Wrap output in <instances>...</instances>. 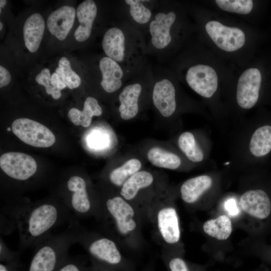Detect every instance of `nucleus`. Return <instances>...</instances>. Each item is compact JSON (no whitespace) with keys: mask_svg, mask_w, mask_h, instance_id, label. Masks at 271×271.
<instances>
[{"mask_svg":"<svg viewBox=\"0 0 271 271\" xmlns=\"http://www.w3.org/2000/svg\"><path fill=\"white\" fill-rule=\"evenodd\" d=\"M0 271H7L6 267L3 264H0Z\"/></svg>","mask_w":271,"mask_h":271,"instance_id":"e433bc0d","label":"nucleus"},{"mask_svg":"<svg viewBox=\"0 0 271 271\" xmlns=\"http://www.w3.org/2000/svg\"><path fill=\"white\" fill-rule=\"evenodd\" d=\"M11 80V76L9 71L2 66H0V87L8 85Z\"/></svg>","mask_w":271,"mask_h":271,"instance_id":"473e14b6","label":"nucleus"},{"mask_svg":"<svg viewBox=\"0 0 271 271\" xmlns=\"http://www.w3.org/2000/svg\"><path fill=\"white\" fill-rule=\"evenodd\" d=\"M261 81V73L256 68H249L242 73L238 81L236 92L237 101L241 107L249 109L256 104Z\"/></svg>","mask_w":271,"mask_h":271,"instance_id":"9d476101","label":"nucleus"},{"mask_svg":"<svg viewBox=\"0 0 271 271\" xmlns=\"http://www.w3.org/2000/svg\"><path fill=\"white\" fill-rule=\"evenodd\" d=\"M239 205L245 213L260 221L266 222L271 217V200L263 190L246 191L240 197Z\"/></svg>","mask_w":271,"mask_h":271,"instance_id":"9b49d317","label":"nucleus"},{"mask_svg":"<svg viewBox=\"0 0 271 271\" xmlns=\"http://www.w3.org/2000/svg\"><path fill=\"white\" fill-rule=\"evenodd\" d=\"M55 73L66 86L71 89L77 88L81 84L80 77L71 69L70 62L65 57L60 59Z\"/></svg>","mask_w":271,"mask_h":271,"instance_id":"c85d7f7f","label":"nucleus"},{"mask_svg":"<svg viewBox=\"0 0 271 271\" xmlns=\"http://www.w3.org/2000/svg\"><path fill=\"white\" fill-rule=\"evenodd\" d=\"M65 195L60 200L73 216L79 219L90 214L93 210L85 179L79 175L71 176L66 183Z\"/></svg>","mask_w":271,"mask_h":271,"instance_id":"20e7f679","label":"nucleus"},{"mask_svg":"<svg viewBox=\"0 0 271 271\" xmlns=\"http://www.w3.org/2000/svg\"><path fill=\"white\" fill-rule=\"evenodd\" d=\"M267 260L268 261H270V262L271 263V255H269V256H267Z\"/></svg>","mask_w":271,"mask_h":271,"instance_id":"4c0bfd02","label":"nucleus"},{"mask_svg":"<svg viewBox=\"0 0 271 271\" xmlns=\"http://www.w3.org/2000/svg\"><path fill=\"white\" fill-rule=\"evenodd\" d=\"M149 1L125 0L128 6L129 13L133 21L140 25H145L150 22L153 13L152 10L146 6Z\"/></svg>","mask_w":271,"mask_h":271,"instance_id":"cd10ccee","label":"nucleus"},{"mask_svg":"<svg viewBox=\"0 0 271 271\" xmlns=\"http://www.w3.org/2000/svg\"><path fill=\"white\" fill-rule=\"evenodd\" d=\"M3 25L2 22L0 23V30H1L3 28Z\"/></svg>","mask_w":271,"mask_h":271,"instance_id":"58836bf2","label":"nucleus"},{"mask_svg":"<svg viewBox=\"0 0 271 271\" xmlns=\"http://www.w3.org/2000/svg\"><path fill=\"white\" fill-rule=\"evenodd\" d=\"M7 4V1L6 0H1L0 1V8H1V9H0V12L1 13V10H2V8H4L5 6V5H6Z\"/></svg>","mask_w":271,"mask_h":271,"instance_id":"c9c22d12","label":"nucleus"},{"mask_svg":"<svg viewBox=\"0 0 271 271\" xmlns=\"http://www.w3.org/2000/svg\"><path fill=\"white\" fill-rule=\"evenodd\" d=\"M186 80L189 86L201 96L210 98L218 85L217 74L212 67L202 64L191 66L187 71Z\"/></svg>","mask_w":271,"mask_h":271,"instance_id":"1a4fd4ad","label":"nucleus"},{"mask_svg":"<svg viewBox=\"0 0 271 271\" xmlns=\"http://www.w3.org/2000/svg\"><path fill=\"white\" fill-rule=\"evenodd\" d=\"M153 180V177L150 173L145 171H139L129 178L122 185L120 194L125 200H131L136 197L140 189L151 185Z\"/></svg>","mask_w":271,"mask_h":271,"instance_id":"4be33fe9","label":"nucleus"},{"mask_svg":"<svg viewBox=\"0 0 271 271\" xmlns=\"http://www.w3.org/2000/svg\"><path fill=\"white\" fill-rule=\"evenodd\" d=\"M105 207L106 212L113 218L120 233L125 234L135 229L136 223L132 219L134 211L122 198L116 196L108 199Z\"/></svg>","mask_w":271,"mask_h":271,"instance_id":"f8f14e48","label":"nucleus"},{"mask_svg":"<svg viewBox=\"0 0 271 271\" xmlns=\"http://www.w3.org/2000/svg\"><path fill=\"white\" fill-rule=\"evenodd\" d=\"M44 29L45 22L40 14H33L26 20L23 27L24 38L25 46L30 52L38 50Z\"/></svg>","mask_w":271,"mask_h":271,"instance_id":"6ab92c4d","label":"nucleus"},{"mask_svg":"<svg viewBox=\"0 0 271 271\" xmlns=\"http://www.w3.org/2000/svg\"><path fill=\"white\" fill-rule=\"evenodd\" d=\"M176 20V15L172 11L166 12L164 9L153 14L149 23L150 43L153 48L164 51L172 40L171 30Z\"/></svg>","mask_w":271,"mask_h":271,"instance_id":"0eeeda50","label":"nucleus"},{"mask_svg":"<svg viewBox=\"0 0 271 271\" xmlns=\"http://www.w3.org/2000/svg\"><path fill=\"white\" fill-rule=\"evenodd\" d=\"M75 15V9L69 6H63L53 12L47 22L49 32L58 40H64L73 26Z\"/></svg>","mask_w":271,"mask_h":271,"instance_id":"2eb2a0df","label":"nucleus"},{"mask_svg":"<svg viewBox=\"0 0 271 271\" xmlns=\"http://www.w3.org/2000/svg\"><path fill=\"white\" fill-rule=\"evenodd\" d=\"M99 68L101 74L100 84L107 93H113L123 85L125 78L124 69L117 62L106 56L99 62Z\"/></svg>","mask_w":271,"mask_h":271,"instance_id":"4468645a","label":"nucleus"},{"mask_svg":"<svg viewBox=\"0 0 271 271\" xmlns=\"http://www.w3.org/2000/svg\"><path fill=\"white\" fill-rule=\"evenodd\" d=\"M170 271H191L186 262L182 258H171L168 262Z\"/></svg>","mask_w":271,"mask_h":271,"instance_id":"2f4dec72","label":"nucleus"},{"mask_svg":"<svg viewBox=\"0 0 271 271\" xmlns=\"http://www.w3.org/2000/svg\"><path fill=\"white\" fill-rule=\"evenodd\" d=\"M142 166L137 159H131L121 166L113 170L109 175L110 181L116 186H121L131 176L139 172Z\"/></svg>","mask_w":271,"mask_h":271,"instance_id":"bb28decb","label":"nucleus"},{"mask_svg":"<svg viewBox=\"0 0 271 271\" xmlns=\"http://www.w3.org/2000/svg\"><path fill=\"white\" fill-rule=\"evenodd\" d=\"M147 157L153 165L165 169L175 170L180 166L181 163L177 155L159 147L151 148Z\"/></svg>","mask_w":271,"mask_h":271,"instance_id":"393cba45","label":"nucleus"},{"mask_svg":"<svg viewBox=\"0 0 271 271\" xmlns=\"http://www.w3.org/2000/svg\"><path fill=\"white\" fill-rule=\"evenodd\" d=\"M143 88L142 84L138 81L129 83L122 89L118 96L120 102L118 110L122 119L129 120L138 114L139 101Z\"/></svg>","mask_w":271,"mask_h":271,"instance_id":"dca6fc26","label":"nucleus"},{"mask_svg":"<svg viewBox=\"0 0 271 271\" xmlns=\"http://www.w3.org/2000/svg\"><path fill=\"white\" fill-rule=\"evenodd\" d=\"M176 91L172 82L162 77L154 84L152 99L154 106L165 117L171 116L176 108Z\"/></svg>","mask_w":271,"mask_h":271,"instance_id":"ddd939ff","label":"nucleus"},{"mask_svg":"<svg viewBox=\"0 0 271 271\" xmlns=\"http://www.w3.org/2000/svg\"><path fill=\"white\" fill-rule=\"evenodd\" d=\"M51 77L50 70L45 68L36 76L35 80L38 84L45 87L47 94L51 95L54 99H58L61 96V91L52 85Z\"/></svg>","mask_w":271,"mask_h":271,"instance_id":"7c9ffc66","label":"nucleus"},{"mask_svg":"<svg viewBox=\"0 0 271 271\" xmlns=\"http://www.w3.org/2000/svg\"><path fill=\"white\" fill-rule=\"evenodd\" d=\"M2 171L11 179L26 181L36 173L37 165L31 156L20 152H8L0 158Z\"/></svg>","mask_w":271,"mask_h":271,"instance_id":"423d86ee","label":"nucleus"},{"mask_svg":"<svg viewBox=\"0 0 271 271\" xmlns=\"http://www.w3.org/2000/svg\"><path fill=\"white\" fill-rule=\"evenodd\" d=\"M205 29L217 46L225 51H236L245 43L244 34L237 28L227 27L219 22L211 21L206 24Z\"/></svg>","mask_w":271,"mask_h":271,"instance_id":"6e6552de","label":"nucleus"},{"mask_svg":"<svg viewBox=\"0 0 271 271\" xmlns=\"http://www.w3.org/2000/svg\"><path fill=\"white\" fill-rule=\"evenodd\" d=\"M102 113V109L97 100L90 96L85 99L82 111L72 108L69 111L68 116L74 124L86 127L90 125L93 116H100Z\"/></svg>","mask_w":271,"mask_h":271,"instance_id":"412c9836","label":"nucleus"},{"mask_svg":"<svg viewBox=\"0 0 271 271\" xmlns=\"http://www.w3.org/2000/svg\"><path fill=\"white\" fill-rule=\"evenodd\" d=\"M178 145L189 160L193 162H200L203 160V151L197 144L194 135L190 132L186 131L180 136Z\"/></svg>","mask_w":271,"mask_h":271,"instance_id":"a878e982","label":"nucleus"},{"mask_svg":"<svg viewBox=\"0 0 271 271\" xmlns=\"http://www.w3.org/2000/svg\"><path fill=\"white\" fill-rule=\"evenodd\" d=\"M51 80L52 85L60 91L67 87L66 84L55 72L51 75Z\"/></svg>","mask_w":271,"mask_h":271,"instance_id":"72a5a7b5","label":"nucleus"},{"mask_svg":"<svg viewBox=\"0 0 271 271\" xmlns=\"http://www.w3.org/2000/svg\"><path fill=\"white\" fill-rule=\"evenodd\" d=\"M203 228L207 235L219 240L227 239L232 230L231 220L225 215L206 221Z\"/></svg>","mask_w":271,"mask_h":271,"instance_id":"b1692460","label":"nucleus"},{"mask_svg":"<svg viewBox=\"0 0 271 271\" xmlns=\"http://www.w3.org/2000/svg\"><path fill=\"white\" fill-rule=\"evenodd\" d=\"M251 153L260 157L271 151V126L264 125L257 128L253 133L249 146Z\"/></svg>","mask_w":271,"mask_h":271,"instance_id":"5701e85b","label":"nucleus"},{"mask_svg":"<svg viewBox=\"0 0 271 271\" xmlns=\"http://www.w3.org/2000/svg\"><path fill=\"white\" fill-rule=\"evenodd\" d=\"M58 271H81V270L77 264L70 262L66 263Z\"/></svg>","mask_w":271,"mask_h":271,"instance_id":"f704fd0d","label":"nucleus"},{"mask_svg":"<svg viewBox=\"0 0 271 271\" xmlns=\"http://www.w3.org/2000/svg\"><path fill=\"white\" fill-rule=\"evenodd\" d=\"M12 130L21 141L33 147L47 148L55 142L54 134L48 127L29 118H20L14 120Z\"/></svg>","mask_w":271,"mask_h":271,"instance_id":"39448f33","label":"nucleus"},{"mask_svg":"<svg viewBox=\"0 0 271 271\" xmlns=\"http://www.w3.org/2000/svg\"><path fill=\"white\" fill-rule=\"evenodd\" d=\"M212 184V180L207 175H201L190 179L181 186L180 192L183 201L187 203H193Z\"/></svg>","mask_w":271,"mask_h":271,"instance_id":"aec40b11","label":"nucleus"},{"mask_svg":"<svg viewBox=\"0 0 271 271\" xmlns=\"http://www.w3.org/2000/svg\"><path fill=\"white\" fill-rule=\"evenodd\" d=\"M215 2L222 10L240 14L249 13L253 7L251 0H216Z\"/></svg>","mask_w":271,"mask_h":271,"instance_id":"c756f323","label":"nucleus"},{"mask_svg":"<svg viewBox=\"0 0 271 271\" xmlns=\"http://www.w3.org/2000/svg\"><path fill=\"white\" fill-rule=\"evenodd\" d=\"M76 13L80 24L74 32V37L77 41L82 42L91 35L97 8L93 1L86 0L78 6Z\"/></svg>","mask_w":271,"mask_h":271,"instance_id":"f3484780","label":"nucleus"},{"mask_svg":"<svg viewBox=\"0 0 271 271\" xmlns=\"http://www.w3.org/2000/svg\"><path fill=\"white\" fill-rule=\"evenodd\" d=\"M76 243L81 244L94 258L110 265H119L121 255L115 243L105 237H94L85 231L79 222L76 226Z\"/></svg>","mask_w":271,"mask_h":271,"instance_id":"7ed1b4c3","label":"nucleus"},{"mask_svg":"<svg viewBox=\"0 0 271 271\" xmlns=\"http://www.w3.org/2000/svg\"><path fill=\"white\" fill-rule=\"evenodd\" d=\"M102 47L107 57L127 71L134 70L140 64L146 48L138 32L126 25L108 29L103 37Z\"/></svg>","mask_w":271,"mask_h":271,"instance_id":"f03ea898","label":"nucleus"},{"mask_svg":"<svg viewBox=\"0 0 271 271\" xmlns=\"http://www.w3.org/2000/svg\"><path fill=\"white\" fill-rule=\"evenodd\" d=\"M1 214L15 221L19 235V251L35 247L57 227L78 220L57 199L7 205L1 208Z\"/></svg>","mask_w":271,"mask_h":271,"instance_id":"f257e3e1","label":"nucleus"},{"mask_svg":"<svg viewBox=\"0 0 271 271\" xmlns=\"http://www.w3.org/2000/svg\"><path fill=\"white\" fill-rule=\"evenodd\" d=\"M158 223L160 232L166 242L173 244L179 240L180 231L178 217L174 208L167 207L160 210Z\"/></svg>","mask_w":271,"mask_h":271,"instance_id":"a211bd4d","label":"nucleus"},{"mask_svg":"<svg viewBox=\"0 0 271 271\" xmlns=\"http://www.w3.org/2000/svg\"><path fill=\"white\" fill-rule=\"evenodd\" d=\"M11 129V128L10 127H8V128H7V130H8V131H10Z\"/></svg>","mask_w":271,"mask_h":271,"instance_id":"ea45409f","label":"nucleus"}]
</instances>
